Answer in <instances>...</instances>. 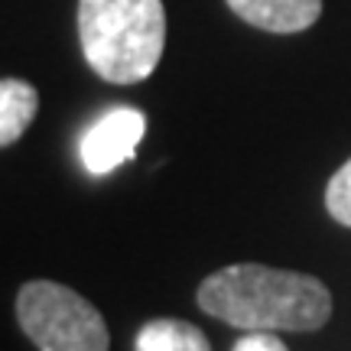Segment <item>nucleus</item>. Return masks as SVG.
<instances>
[{
    "mask_svg": "<svg viewBox=\"0 0 351 351\" xmlns=\"http://www.w3.org/2000/svg\"><path fill=\"white\" fill-rule=\"evenodd\" d=\"M199 309L241 332H319L332 319L322 280L263 263H231L205 276Z\"/></svg>",
    "mask_w": 351,
    "mask_h": 351,
    "instance_id": "obj_1",
    "label": "nucleus"
},
{
    "mask_svg": "<svg viewBox=\"0 0 351 351\" xmlns=\"http://www.w3.org/2000/svg\"><path fill=\"white\" fill-rule=\"evenodd\" d=\"M78 39L98 78L137 85L163 59V0H78Z\"/></svg>",
    "mask_w": 351,
    "mask_h": 351,
    "instance_id": "obj_2",
    "label": "nucleus"
},
{
    "mask_svg": "<svg viewBox=\"0 0 351 351\" xmlns=\"http://www.w3.org/2000/svg\"><path fill=\"white\" fill-rule=\"evenodd\" d=\"M16 322L39 351H108L111 332L91 302L56 280H29L16 293Z\"/></svg>",
    "mask_w": 351,
    "mask_h": 351,
    "instance_id": "obj_3",
    "label": "nucleus"
},
{
    "mask_svg": "<svg viewBox=\"0 0 351 351\" xmlns=\"http://www.w3.org/2000/svg\"><path fill=\"white\" fill-rule=\"evenodd\" d=\"M147 134V117L137 108H111L101 114L82 137V163L91 176H108L127 160H134L137 143Z\"/></svg>",
    "mask_w": 351,
    "mask_h": 351,
    "instance_id": "obj_4",
    "label": "nucleus"
},
{
    "mask_svg": "<svg viewBox=\"0 0 351 351\" xmlns=\"http://www.w3.org/2000/svg\"><path fill=\"white\" fill-rule=\"evenodd\" d=\"M244 23L267 33H302L319 20L322 0H225Z\"/></svg>",
    "mask_w": 351,
    "mask_h": 351,
    "instance_id": "obj_5",
    "label": "nucleus"
},
{
    "mask_svg": "<svg viewBox=\"0 0 351 351\" xmlns=\"http://www.w3.org/2000/svg\"><path fill=\"white\" fill-rule=\"evenodd\" d=\"M39 111V91L23 78L0 82V147H13Z\"/></svg>",
    "mask_w": 351,
    "mask_h": 351,
    "instance_id": "obj_6",
    "label": "nucleus"
},
{
    "mask_svg": "<svg viewBox=\"0 0 351 351\" xmlns=\"http://www.w3.org/2000/svg\"><path fill=\"white\" fill-rule=\"evenodd\" d=\"M137 351H212L205 332L182 319H153L137 332Z\"/></svg>",
    "mask_w": 351,
    "mask_h": 351,
    "instance_id": "obj_7",
    "label": "nucleus"
},
{
    "mask_svg": "<svg viewBox=\"0 0 351 351\" xmlns=\"http://www.w3.org/2000/svg\"><path fill=\"white\" fill-rule=\"evenodd\" d=\"M326 208L339 225L351 228V160L335 169L326 186Z\"/></svg>",
    "mask_w": 351,
    "mask_h": 351,
    "instance_id": "obj_8",
    "label": "nucleus"
},
{
    "mask_svg": "<svg viewBox=\"0 0 351 351\" xmlns=\"http://www.w3.org/2000/svg\"><path fill=\"white\" fill-rule=\"evenodd\" d=\"M231 351H289L283 339H276V332H244Z\"/></svg>",
    "mask_w": 351,
    "mask_h": 351,
    "instance_id": "obj_9",
    "label": "nucleus"
}]
</instances>
